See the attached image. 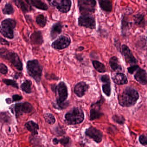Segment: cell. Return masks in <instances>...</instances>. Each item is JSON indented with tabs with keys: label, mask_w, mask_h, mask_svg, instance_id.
I'll use <instances>...</instances> for the list:
<instances>
[{
	"label": "cell",
	"mask_w": 147,
	"mask_h": 147,
	"mask_svg": "<svg viewBox=\"0 0 147 147\" xmlns=\"http://www.w3.org/2000/svg\"><path fill=\"white\" fill-rule=\"evenodd\" d=\"M53 90L56 93V109L59 110L63 109L68 107L69 105L68 102H65L68 97V90L67 86L63 82H60L57 85L54 86Z\"/></svg>",
	"instance_id": "cell-1"
},
{
	"label": "cell",
	"mask_w": 147,
	"mask_h": 147,
	"mask_svg": "<svg viewBox=\"0 0 147 147\" xmlns=\"http://www.w3.org/2000/svg\"><path fill=\"white\" fill-rule=\"evenodd\" d=\"M139 98L138 92L134 88L128 87L118 96L119 104L123 107L135 105Z\"/></svg>",
	"instance_id": "cell-2"
},
{
	"label": "cell",
	"mask_w": 147,
	"mask_h": 147,
	"mask_svg": "<svg viewBox=\"0 0 147 147\" xmlns=\"http://www.w3.org/2000/svg\"><path fill=\"white\" fill-rule=\"evenodd\" d=\"M65 121L69 125H76L83 122L84 119V115L83 111L75 107L65 114Z\"/></svg>",
	"instance_id": "cell-3"
},
{
	"label": "cell",
	"mask_w": 147,
	"mask_h": 147,
	"mask_svg": "<svg viewBox=\"0 0 147 147\" xmlns=\"http://www.w3.org/2000/svg\"><path fill=\"white\" fill-rule=\"evenodd\" d=\"M28 72L38 84L41 80L43 68L39 62L36 59L28 61L27 64Z\"/></svg>",
	"instance_id": "cell-4"
},
{
	"label": "cell",
	"mask_w": 147,
	"mask_h": 147,
	"mask_svg": "<svg viewBox=\"0 0 147 147\" xmlns=\"http://www.w3.org/2000/svg\"><path fill=\"white\" fill-rule=\"evenodd\" d=\"M0 56L9 61L18 70H22V63L16 53L9 51L6 48H2L0 49Z\"/></svg>",
	"instance_id": "cell-5"
},
{
	"label": "cell",
	"mask_w": 147,
	"mask_h": 147,
	"mask_svg": "<svg viewBox=\"0 0 147 147\" xmlns=\"http://www.w3.org/2000/svg\"><path fill=\"white\" fill-rule=\"evenodd\" d=\"M96 0H78V6L82 15L89 16L93 13L96 10Z\"/></svg>",
	"instance_id": "cell-6"
},
{
	"label": "cell",
	"mask_w": 147,
	"mask_h": 147,
	"mask_svg": "<svg viewBox=\"0 0 147 147\" xmlns=\"http://www.w3.org/2000/svg\"><path fill=\"white\" fill-rule=\"evenodd\" d=\"M16 26L14 20L7 19L2 22L0 26V33L4 37L9 39L13 38V29Z\"/></svg>",
	"instance_id": "cell-7"
},
{
	"label": "cell",
	"mask_w": 147,
	"mask_h": 147,
	"mask_svg": "<svg viewBox=\"0 0 147 147\" xmlns=\"http://www.w3.org/2000/svg\"><path fill=\"white\" fill-rule=\"evenodd\" d=\"M104 102V99L103 97H102L99 101L92 105L91 109L90 111V121L99 119L103 115V113L100 111V109L101 105Z\"/></svg>",
	"instance_id": "cell-8"
},
{
	"label": "cell",
	"mask_w": 147,
	"mask_h": 147,
	"mask_svg": "<svg viewBox=\"0 0 147 147\" xmlns=\"http://www.w3.org/2000/svg\"><path fill=\"white\" fill-rule=\"evenodd\" d=\"M71 40L67 35H61L52 44L53 48L56 50H63L68 47L70 45Z\"/></svg>",
	"instance_id": "cell-9"
},
{
	"label": "cell",
	"mask_w": 147,
	"mask_h": 147,
	"mask_svg": "<svg viewBox=\"0 0 147 147\" xmlns=\"http://www.w3.org/2000/svg\"><path fill=\"white\" fill-rule=\"evenodd\" d=\"M79 26H80L94 29L96 28V22L95 19L92 16H83L79 17L78 20Z\"/></svg>",
	"instance_id": "cell-10"
},
{
	"label": "cell",
	"mask_w": 147,
	"mask_h": 147,
	"mask_svg": "<svg viewBox=\"0 0 147 147\" xmlns=\"http://www.w3.org/2000/svg\"><path fill=\"white\" fill-rule=\"evenodd\" d=\"M85 134L97 143H100L102 140V133L94 127H91L87 129L85 131Z\"/></svg>",
	"instance_id": "cell-11"
},
{
	"label": "cell",
	"mask_w": 147,
	"mask_h": 147,
	"mask_svg": "<svg viewBox=\"0 0 147 147\" xmlns=\"http://www.w3.org/2000/svg\"><path fill=\"white\" fill-rule=\"evenodd\" d=\"M53 5L56 7L61 13H68L71 6V0H54Z\"/></svg>",
	"instance_id": "cell-12"
},
{
	"label": "cell",
	"mask_w": 147,
	"mask_h": 147,
	"mask_svg": "<svg viewBox=\"0 0 147 147\" xmlns=\"http://www.w3.org/2000/svg\"><path fill=\"white\" fill-rule=\"evenodd\" d=\"M33 107L31 104L28 102L18 103L15 106V111L16 117L23 114V113H29L32 111Z\"/></svg>",
	"instance_id": "cell-13"
},
{
	"label": "cell",
	"mask_w": 147,
	"mask_h": 147,
	"mask_svg": "<svg viewBox=\"0 0 147 147\" xmlns=\"http://www.w3.org/2000/svg\"><path fill=\"white\" fill-rule=\"evenodd\" d=\"M121 53L128 63L132 65H135V64L137 63V60L127 46L124 45L122 46Z\"/></svg>",
	"instance_id": "cell-14"
},
{
	"label": "cell",
	"mask_w": 147,
	"mask_h": 147,
	"mask_svg": "<svg viewBox=\"0 0 147 147\" xmlns=\"http://www.w3.org/2000/svg\"><path fill=\"white\" fill-rule=\"evenodd\" d=\"M100 80L103 83L102 85L103 92L107 96H110L111 94V86L109 76L107 74L102 75Z\"/></svg>",
	"instance_id": "cell-15"
},
{
	"label": "cell",
	"mask_w": 147,
	"mask_h": 147,
	"mask_svg": "<svg viewBox=\"0 0 147 147\" xmlns=\"http://www.w3.org/2000/svg\"><path fill=\"white\" fill-rule=\"evenodd\" d=\"M89 85L85 82H79L74 86V92L79 97H82L84 96L86 92L89 89Z\"/></svg>",
	"instance_id": "cell-16"
},
{
	"label": "cell",
	"mask_w": 147,
	"mask_h": 147,
	"mask_svg": "<svg viewBox=\"0 0 147 147\" xmlns=\"http://www.w3.org/2000/svg\"><path fill=\"white\" fill-rule=\"evenodd\" d=\"M134 78L136 81L141 84H147V74L144 70L139 68L135 74Z\"/></svg>",
	"instance_id": "cell-17"
},
{
	"label": "cell",
	"mask_w": 147,
	"mask_h": 147,
	"mask_svg": "<svg viewBox=\"0 0 147 147\" xmlns=\"http://www.w3.org/2000/svg\"><path fill=\"white\" fill-rule=\"evenodd\" d=\"M113 81L117 84H126L128 83L127 76L122 73H117L112 76Z\"/></svg>",
	"instance_id": "cell-18"
},
{
	"label": "cell",
	"mask_w": 147,
	"mask_h": 147,
	"mask_svg": "<svg viewBox=\"0 0 147 147\" xmlns=\"http://www.w3.org/2000/svg\"><path fill=\"white\" fill-rule=\"evenodd\" d=\"M63 27V25L60 23H55L52 26L50 33L52 40L56 38L62 32Z\"/></svg>",
	"instance_id": "cell-19"
},
{
	"label": "cell",
	"mask_w": 147,
	"mask_h": 147,
	"mask_svg": "<svg viewBox=\"0 0 147 147\" xmlns=\"http://www.w3.org/2000/svg\"><path fill=\"white\" fill-rule=\"evenodd\" d=\"M31 40L33 44L35 45H42L43 42V36L40 32H35L32 34Z\"/></svg>",
	"instance_id": "cell-20"
},
{
	"label": "cell",
	"mask_w": 147,
	"mask_h": 147,
	"mask_svg": "<svg viewBox=\"0 0 147 147\" xmlns=\"http://www.w3.org/2000/svg\"><path fill=\"white\" fill-rule=\"evenodd\" d=\"M132 23L129 22L127 16L124 15L121 21V32L123 35H126L127 31L130 29Z\"/></svg>",
	"instance_id": "cell-21"
},
{
	"label": "cell",
	"mask_w": 147,
	"mask_h": 147,
	"mask_svg": "<svg viewBox=\"0 0 147 147\" xmlns=\"http://www.w3.org/2000/svg\"><path fill=\"white\" fill-rule=\"evenodd\" d=\"M28 2L38 9L47 10L48 9V6L41 0H28Z\"/></svg>",
	"instance_id": "cell-22"
},
{
	"label": "cell",
	"mask_w": 147,
	"mask_h": 147,
	"mask_svg": "<svg viewBox=\"0 0 147 147\" xmlns=\"http://www.w3.org/2000/svg\"><path fill=\"white\" fill-rule=\"evenodd\" d=\"M134 22L136 25L140 27H143L146 25L145 15L142 13H138L134 16Z\"/></svg>",
	"instance_id": "cell-23"
},
{
	"label": "cell",
	"mask_w": 147,
	"mask_h": 147,
	"mask_svg": "<svg viewBox=\"0 0 147 147\" xmlns=\"http://www.w3.org/2000/svg\"><path fill=\"white\" fill-rule=\"evenodd\" d=\"M100 7L105 12H110L112 10V4L110 0H98Z\"/></svg>",
	"instance_id": "cell-24"
},
{
	"label": "cell",
	"mask_w": 147,
	"mask_h": 147,
	"mask_svg": "<svg viewBox=\"0 0 147 147\" xmlns=\"http://www.w3.org/2000/svg\"><path fill=\"white\" fill-rule=\"evenodd\" d=\"M26 128L32 133L33 135H37L38 134V130L39 129V126L38 124L35 123L33 121L28 122L25 124Z\"/></svg>",
	"instance_id": "cell-25"
},
{
	"label": "cell",
	"mask_w": 147,
	"mask_h": 147,
	"mask_svg": "<svg viewBox=\"0 0 147 147\" xmlns=\"http://www.w3.org/2000/svg\"><path fill=\"white\" fill-rule=\"evenodd\" d=\"M109 65L111 69L115 71H121L122 70V67L119 64L118 58L115 56H114L110 59Z\"/></svg>",
	"instance_id": "cell-26"
},
{
	"label": "cell",
	"mask_w": 147,
	"mask_h": 147,
	"mask_svg": "<svg viewBox=\"0 0 147 147\" xmlns=\"http://www.w3.org/2000/svg\"><path fill=\"white\" fill-rule=\"evenodd\" d=\"M13 1L15 5L24 13L28 12L31 10L30 7L22 0H13Z\"/></svg>",
	"instance_id": "cell-27"
},
{
	"label": "cell",
	"mask_w": 147,
	"mask_h": 147,
	"mask_svg": "<svg viewBox=\"0 0 147 147\" xmlns=\"http://www.w3.org/2000/svg\"><path fill=\"white\" fill-rule=\"evenodd\" d=\"M92 65L94 69L99 73H105L106 71V68L103 64L98 61H92Z\"/></svg>",
	"instance_id": "cell-28"
},
{
	"label": "cell",
	"mask_w": 147,
	"mask_h": 147,
	"mask_svg": "<svg viewBox=\"0 0 147 147\" xmlns=\"http://www.w3.org/2000/svg\"><path fill=\"white\" fill-rule=\"evenodd\" d=\"M32 83L30 80H26L21 85V87L23 91L27 93H30L32 92Z\"/></svg>",
	"instance_id": "cell-29"
},
{
	"label": "cell",
	"mask_w": 147,
	"mask_h": 147,
	"mask_svg": "<svg viewBox=\"0 0 147 147\" xmlns=\"http://www.w3.org/2000/svg\"><path fill=\"white\" fill-rule=\"evenodd\" d=\"M36 22L40 27L43 28L46 25L47 18L43 14L39 15L36 19Z\"/></svg>",
	"instance_id": "cell-30"
},
{
	"label": "cell",
	"mask_w": 147,
	"mask_h": 147,
	"mask_svg": "<svg viewBox=\"0 0 147 147\" xmlns=\"http://www.w3.org/2000/svg\"><path fill=\"white\" fill-rule=\"evenodd\" d=\"M44 118L46 122L50 124H53L56 122V119L54 116L51 113H46L44 115Z\"/></svg>",
	"instance_id": "cell-31"
},
{
	"label": "cell",
	"mask_w": 147,
	"mask_h": 147,
	"mask_svg": "<svg viewBox=\"0 0 147 147\" xmlns=\"http://www.w3.org/2000/svg\"><path fill=\"white\" fill-rule=\"evenodd\" d=\"M3 13L4 14H12L14 13L13 8L12 5L10 3L6 4L4 8L3 9Z\"/></svg>",
	"instance_id": "cell-32"
},
{
	"label": "cell",
	"mask_w": 147,
	"mask_h": 147,
	"mask_svg": "<svg viewBox=\"0 0 147 147\" xmlns=\"http://www.w3.org/2000/svg\"><path fill=\"white\" fill-rule=\"evenodd\" d=\"M0 120L2 122H9L10 121V116L7 112H2L0 114Z\"/></svg>",
	"instance_id": "cell-33"
},
{
	"label": "cell",
	"mask_w": 147,
	"mask_h": 147,
	"mask_svg": "<svg viewBox=\"0 0 147 147\" xmlns=\"http://www.w3.org/2000/svg\"><path fill=\"white\" fill-rule=\"evenodd\" d=\"M112 119L114 121L119 124H124L125 121V118L122 116L118 115H114L112 117Z\"/></svg>",
	"instance_id": "cell-34"
},
{
	"label": "cell",
	"mask_w": 147,
	"mask_h": 147,
	"mask_svg": "<svg viewBox=\"0 0 147 147\" xmlns=\"http://www.w3.org/2000/svg\"><path fill=\"white\" fill-rule=\"evenodd\" d=\"M3 82L7 85H10L15 88H18V86L17 83L12 80L4 79L3 80Z\"/></svg>",
	"instance_id": "cell-35"
},
{
	"label": "cell",
	"mask_w": 147,
	"mask_h": 147,
	"mask_svg": "<svg viewBox=\"0 0 147 147\" xmlns=\"http://www.w3.org/2000/svg\"><path fill=\"white\" fill-rule=\"evenodd\" d=\"M139 141L142 145L144 146L147 145V136L142 135L139 137Z\"/></svg>",
	"instance_id": "cell-36"
},
{
	"label": "cell",
	"mask_w": 147,
	"mask_h": 147,
	"mask_svg": "<svg viewBox=\"0 0 147 147\" xmlns=\"http://www.w3.org/2000/svg\"><path fill=\"white\" fill-rule=\"evenodd\" d=\"M69 142L70 138L69 137H64V138L59 140V143H60V144L65 146H67V145L69 144Z\"/></svg>",
	"instance_id": "cell-37"
},
{
	"label": "cell",
	"mask_w": 147,
	"mask_h": 147,
	"mask_svg": "<svg viewBox=\"0 0 147 147\" xmlns=\"http://www.w3.org/2000/svg\"><path fill=\"white\" fill-rule=\"evenodd\" d=\"M140 68L139 66L137 65H133L128 68V72L131 74H133L134 72Z\"/></svg>",
	"instance_id": "cell-38"
},
{
	"label": "cell",
	"mask_w": 147,
	"mask_h": 147,
	"mask_svg": "<svg viewBox=\"0 0 147 147\" xmlns=\"http://www.w3.org/2000/svg\"><path fill=\"white\" fill-rule=\"evenodd\" d=\"M0 73L2 74H6L7 73V68L3 63L0 64Z\"/></svg>",
	"instance_id": "cell-39"
},
{
	"label": "cell",
	"mask_w": 147,
	"mask_h": 147,
	"mask_svg": "<svg viewBox=\"0 0 147 147\" xmlns=\"http://www.w3.org/2000/svg\"><path fill=\"white\" fill-rule=\"evenodd\" d=\"M55 132L56 134H57V135L58 136L63 135L65 133L64 130L59 127L56 128V129H55Z\"/></svg>",
	"instance_id": "cell-40"
},
{
	"label": "cell",
	"mask_w": 147,
	"mask_h": 147,
	"mask_svg": "<svg viewBox=\"0 0 147 147\" xmlns=\"http://www.w3.org/2000/svg\"><path fill=\"white\" fill-rule=\"evenodd\" d=\"M22 99V97L21 96H19L18 95H14L13 96V101L15 102V101H20Z\"/></svg>",
	"instance_id": "cell-41"
},
{
	"label": "cell",
	"mask_w": 147,
	"mask_h": 147,
	"mask_svg": "<svg viewBox=\"0 0 147 147\" xmlns=\"http://www.w3.org/2000/svg\"><path fill=\"white\" fill-rule=\"evenodd\" d=\"M53 142L54 145H57V144L59 143V140H58L57 138H55V139H53Z\"/></svg>",
	"instance_id": "cell-42"
},
{
	"label": "cell",
	"mask_w": 147,
	"mask_h": 147,
	"mask_svg": "<svg viewBox=\"0 0 147 147\" xmlns=\"http://www.w3.org/2000/svg\"><path fill=\"white\" fill-rule=\"evenodd\" d=\"M47 1H48V2H51V0H47Z\"/></svg>",
	"instance_id": "cell-43"
},
{
	"label": "cell",
	"mask_w": 147,
	"mask_h": 147,
	"mask_svg": "<svg viewBox=\"0 0 147 147\" xmlns=\"http://www.w3.org/2000/svg\"><path fill=\"white\" fill-rule=\"evenodd\" d=\"M1 0H0V2H1Z\"/></svg>",
	"instance_id": "cell-44"
},
{
	"label": "cell",
	"mask_w": 147,
	"mask_h": 147,
	"mask_svg": "<svg viewBox=\"0 0 147 147\" xmlns=\"http://www.w3.org/2000/svg\"><path fill=\"white\" fill-rule=\"evenodd\" d=\"M145 1H146L147 2V0H145Z\"/></svg>",
	"instance_id": "cell-45"
}]
</instances>
